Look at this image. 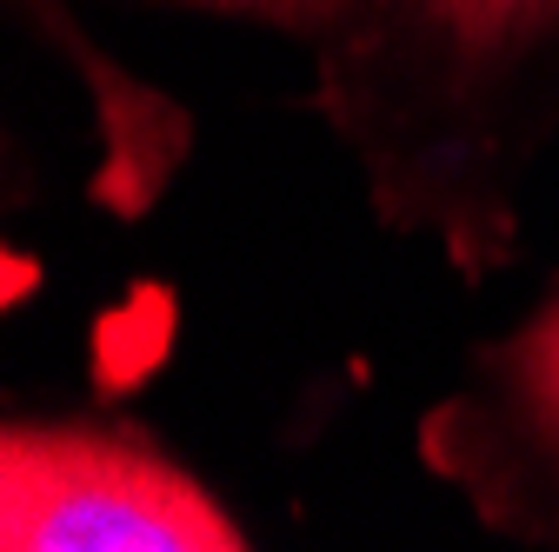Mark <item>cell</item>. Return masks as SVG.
I'll return each instance as SVG.
<instances>
[{
    "instance_id": "6da1fadb",
    "label": "cell",
    "mask_w": 559,
    "mask_h": 552,
    "mask_svg": "<svg viewBox=\"0 0 559 552\" xmlns=\"http://www.w3.org/2000/svg\"><path fill=\"white\" fill-rule=\"evenodd\" d=\"M0 545L14 552H240V526L160 453L14 427L0 440Z\"/></svg>"
},
{
    "instance_id": "3957f363",
    "label": "cell",
    "mask_w": 559,
    "mask_h": 552,
    "mask_svg": "<svg viewBox=\"0 0 559 552\" xmlns=\"http://www.w3.org/2000/svg\"><path fill=\"white\" fill-rule=\"evenodd\" d=\"M507 367H513V393L533 406V420L559 440V300L533 320V333L507 353Z\"/></svg>"
},
{
    "instance_id": "7a4b0ae2",
    "label": "cell",
    "mask_w": 559,
    "mask_h": 552,
    "mask_svg": "<svg viewBox=\"0 0 559 552\" xmlns=\"http://www.w3.org/2000/svg\"><path fill=\"white\" fill-rule=\"evenodd\" d=\"M419 8H427L433 34H440L466 67H486V60L526 47V40L559 14V0H419Z\"/></svg>"
},
{
    "instance_id": "277c9868",
    "label": "cell",
    "mask_w": 559,
    "mask_h": 552,
    "mask_svg": "<svg viewBox=\"0 0 559 552\" xmlns=\"http://www.w3.org/2000/svg\"><path fill=\"white\" fill-rule=\"evenodd\" d=\"M206 8H240V14H287V21H307V14H333L340 0H206Z\"/></svg>"
}]
</instances>
